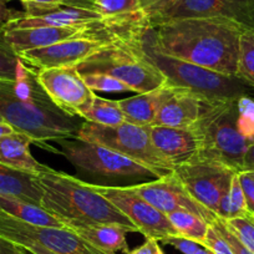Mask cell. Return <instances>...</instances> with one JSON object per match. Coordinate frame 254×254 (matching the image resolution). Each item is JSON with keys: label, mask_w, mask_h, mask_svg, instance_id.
I'll use <instances>...</instances> for the list:
<instances>
[{"label": "cell", "mask_w": 254, "mask_h": 254, "mask_svg": "<svg viewBox=\"0 0 254 254\" xmlns=\"http://www.w3.org/2000/svg\"><path fill=\"white\" fill-rule=\"evenodd\" d=\"M36 77L51 101L74 116H77V110L94 95L77 71L76 65L36 70Z\"/></svg>", "instance_id": "15"}, {"label": "cell", "mask_w": 254, "mask_h": 254, "mask_svg": "<svg viewBox=\"0 0 254 254\" xmlns=\"http://www.w3.org/2000/svg\"><path fill=\"white\" fill-rule=\"evenodd\" d=\"M173 228L177 231L178 236L192 241L203 243L206 239L209 224L194 213L187 211H176L167 214Z\"/></svg>", "instance_id": "27"}, {"label": "cell", "mask_w": 254, "mask_h": 254, "mask_svg": "<svg viewBox=\"0 0 254 254\" xmlns=\"http://www.w3.org/2000/svg\"><path fill=\"white\" fill-rule=\"evenodd\" d=\"M77 138L99 143L130 160L145 166L156 178L173 172L172 163L157 150L151 140L148 127L124 122L119 126H102L85 121L77 132Z\"/></svg>", "instance_id": "7"}, {"label": "cell", "mask_w": 254, "mask_h": 254, "mask_svg": "<svg viewBox=\"0 0 254 254\" xmlns=\"http://www.w3.org/2000/svg\"><path fill=\"white\" fill-rule=\"evenodd\" d=\"M70 229H72L90 244L106 253L117 254L121 252L125 254H130L128 244L126 242V233L128 232L122 227L115 224H94V226L74 227Z\"/></svg>", "instance_id": "23"}, {"label": "cell", "mask_w": 254, "mask_h": 254, "mask_svg": "<svg viewBox=\"0 0 254 254\" xmlns=\"http://www.w3.org/2000/svg\"><path fill=\"white\" fill-rule=\"evenodd\" d=\"M94 8L111 24H131L147 19L140 0H95Z\"/></svg>", "instance_id": "26"}, {"label": "cell", "mask_w": 254, "mask_h": 254, "mask_svg": "<svg viewBox=\"0 0 254 254\" xmlns=\"http://www.w3.org/2000/svg\"><path fill=\"white\" fill-rule=\"evenodd\" d=\"M94 1L95 0H69V5L76 6V8L91 9V10H95Z\"/></svg>", "instance_id": "45"}, {"label": "cell", "mask_w": 254, "mask_h": 254, "mask_svg": "<svg viewBox=\"0 0 254 254\" xmlns=\"http://www.w3.org/2000/svg\"><path fill=\"white\" fill-rule=\"evenodd\" d=\"M151 140L173 167L186 165L198 158L199 141L192 127H148Z\"/></svg>", "instance_id": "18"}, {"label": "cell", "mask_w": 254, "mask_h": 254, "mask_svg": "<svg viewBox=\"0 0 254 254\" xmlns=\"http://www.w3.org/2000/svg\"><path fill=\"white\" fill-rule=\"evenodd\" d=\"M18 247H20L21 249L24 251H28L30 252L31 254H58L55 252H51L49 251L48 248L43 247L41 244L35 243V242H31V241H23L20 243L16 244Z\"/></svg>", "instance_id": "40"}, {"label": "cell", "mask_w": 254, "mask_h": 254, "mask_svg": "<svg viewBox=\"0 0 254 254\" xmlns=\"http://www.w3.org/2000/svg\"><path fill=\"white\" fill-rule=\"evenodd\" d=\"M34 141L25 133L13 131L0 137V162L15 170L38 175L49 166L43 165L34 158L30 145Z\"/></svg>", "instance_id": "21"}, {"label": "cell", "mask_w": 254, "mask_h": 254, "mask_svg": "<svg viewBox=\"0 0 254 254\" xmlns=\"http://www.w3.org/2000/svg\"><path fill=\"white\" fill-rule=\"evenodd\" d=\"M24 5H69V0H19ZM70 6V5H69Z\"/></svg>", "instance_id": "42"}, {"label": "cell", "mask_w": 254, "mask_h": 254, "mask_svg": "<svg viewBox=\"0 0 254 254\" xmlns=\"http://www.w3.org/2000/svg\"><path fill=\"white\" fill-rule=\"evenodd\" d=\"M130 254H163L158 241L156 239H146L145 243L138 248L133 249Z\"/></svg>", "instance_id": "39"}, {"label": "cell", "mask_w": 254, "mask_h": 254, "mask_svg": "<svg viewBox=\"0 0 254 254\" xmlns=\"http://www.w3.org/2000/svg\"><path fill=\"white\" fill-rule=\"evenodd\" d=\"M238 178L246 198L247 211L254 214V171H241Z\"/></svg>", "instance_id": "36"}, {"label": "cell", "mask_w": 254, "mask_h": 254, "mask_svg": "<svg viewBox=\"0 0 254 254\" xmlns=\"http://www.w3.org/2000/svg\"><path fill=\"white\" fill-rule=\"evenodd\" d=\"M115 39L116 34L114 33L111 24H109L89 35L61 41L46 48L20 51L18 53V58L26 66L34 70L70 66L84 61L100 50L105 44Z\"/></svg>", "instance_id": "11"}, {"label": "cell", "mask_w": 254, "mask_h": 254, "mask_svg": "<svg viewBox=\"0 0 254 254\" xmlns=\"http://www.w3.org/2000/svg\"><path fill=\"white\" fill-rule=\"evenodd\" d=\"M213 226L216 227V228L219 231V233H221L222 236H223L224 238L228 241V243L231 244L232 249H233L234 254H254V253H252V252L249 251V249L247 248V247L244 246V244L242 243L238 238H237L236 234H234L233 232L228 228V226L224 223V221L217 218L216 222L213 223Z\"/></svg>", "instance_id": "37"}, {"label": "cell", "mask_w": 254, "mask_h": 254, "mask_svg": "<svg viewBox=\"0 0 254 254\" xmlns=\"http://www.w3.org/2000/svg\"><path fill=\"white\" fill-rule=\"evenodd\" d=\"M0 117L34 143L75 138L84 120L59 109L36 77V70L19 61L15 80L0 79Z\"/></svg>", "instance_id": "2"}, {"label": "cell", "mask_w": 254, "mask_h": 254, "mask_svg": "<svg viewBox=\"0 0 254 254\" xmlns=\"http://www.w3.org/2000/svg\"><path fill=\"white\" fill-rule=\"evenodd\" d=\"M24 16L9 23L5 30L39 26H92L106 21L97 11L69 5H24Z\"/></svg>", "instance_id": "16"}, {"label": "cell", "mask_w": 254, "mask_h": 254, "mask_svg": "<svg viewBox=\"0 0 254 254\" xmlns=\"http://www.w3.org/2000/svg\"><path fill=\"white\" fill-rule=\"evenodd\" d=\"M126 28L116 31L115 40L105 44L100 50L77 64V71L80 75H109L126 84L136 94L152 91L166 85L165 76L126 38Z\"/></svg>", "instance_id": "6"}, {"label": "cell", "mask_w": 254, "mask_h": 254, "mask_svg": "<svg viewBox=\"0 0 254 254\" xmlns=\"http://www.w3.org/2000/svg\"><path fill=\"white\" fill-rule=\"evenodd\" d=\"M0 238L13 244L31 241L58 254H110L96 248L67 227H43L0 212Z\"/></svg>", "instance_id": "10"}, {"label": "cell", "mask_w": 254, "mask_h": 254, "mask_svg": "<svg viewBox=\"0 0 254 254\" xmlns=\"http://www.w3.org/2000/svg\"><path fill=\"white\" fill-rule=\"evenodd\" d=\"M247 214H248V211H247L246 198H244L243 190L239 182L238 173H236L232 178L228 190L219 202L216 216L219 219L228 221V219L238 218V217H247Z\"/></svg>", "instance_id": "28"}, {"label": "cell", "mask_w": 254, "mask_h": 254, "mask_svg": "<svg viewBox=\"0 0 254 254\" xmlns=\"http://www.w3.org/2000/svg\"><path fill=\"white\" fill-rule=\"evenodd\" d=\"M236 76L254 89V29L244 30L241 35Z\"/></svg>", "instance_id": "29"}, {"label": "cell", "mask_w": 254, "mask_h": 254, "mask_svg": "<svg viewBox=\"0 0 254 254\" xmlns=\"http://www.w3.org/2000/svg\"><path fill=\"white\" fill-rule=\"evenodd\" d=\"M223 221V219H222ZM228 228L237 236V238L254 253V223L247 217H238L224 221Z\"/></svg>", "instance_id": "33"}, {"label": "cell", "mask_w": 254, "mask_h": 254, "mask_svg": "<svg viewBox=\"0 0 254 254\" xmlns=\"http://www.w3.org/2000/svg\"><path fill=\"white\" fill-rule=\"evenodd\" d=\"M36 177L43 190L41 207L67 228L115 224L127 232H138L135 224L90 183L50 167Z\"/></svg>", "instance_id": "3"}, {"label": "cell", "mask_w": 254, "mask_h": 254, "mask_svg": "<svg viewBox=\"0 0 254 254\" xmlns=\"http://www.w3.org/2000/svg\"><path fill=\"white\" fill-rule=\"evenodd\" d=\"M24 11H18L15 9H10L6 5V1L0 0V34L5 31L6 25L15 19L24 16Z\"/></svg>", "instance_id": "38"}, {"label": "cell", "mask_w": 254, "mask_h": 254, "mask_svg": "<svg viewBox=\"0 0 254 254\" xmlns=\"http://www.w3.org/2000/svg\"><path fill=\"white\" fill-rule=\"evenodd\" d=\"M243 171H254V142L249 146L243 161Z\"/></svg>", "instance_id": "43"}, {"label": "cell", "mask_w": 254, "mask_h": 254, "mask_svg": "<svg viewBox=\"0 0 254 254\" xmlns=\"http://www.w3.org/2000/svg\"><path fill=\"white\" fill-rule=\"evenodd\" d=\"M202 101L193 92L173 87L170 96L161 105L153 126L190 127L198 119Z\"/></svg>", "instance_id": "19"}, {"label": "cell", "mask_w": 254, "mask_h": 254, "mask_svg": "<svg viewBox=\"0 0 254 254\" xmlns=\"http://www.w3.org/2000/svg\"><path fill=\"white\" fill-rule=\"evenodd\" d=\"M0 212L26 222V223L35 224V226L65 227L41 206L16 198V197L0 194Z\"/></svg>", "instance_id": "24"}, {"label": "cell", "mask_w": 254, "mask_h": 254, "mask_svg": "<svg viewBox=\"0 0 254 254\" xmlns=\"http://www.w3.org/2000/svg\"><path fill=\"white\" fill-rule=\"evenodd\" d=\"M13 131H15L13 127L10 126L6 122H0V137H3V136L8 135V133H11Z\"/></svg>", "instance_id": "46"}, {"label": "cell", "mask_w": 254, "mask_h": 254, "mask_svg": "<svg viewBox=\"0 0 254 254\" xmlns=\"http://www.w3.org/2000/svg\"><path fill=\"white\" fill-rule=\"evenodd\" d=\"M58 142L61 146L59 153L84 172L111 178L146 176L155 177L145 166L99 143L89 142L77 137L64 138Z\"/></svg>", "instance_id": "8"}, {"label": "cell", "mask_w": 254, "mask_h": 254, "mask_svg": "<svg viewBox=\"0 0 254 254\" xmlns=\"http://www.w3.org/2000/svg\"><path fill=\"white\" fill-rule=\"evenodd\" d=\"M20 247L5 241V239L0 238V254H14Z\"/></svg>", "instance_id": "44"}, {"label": "cell", "mask_w": 254, "mask_h": 254, "mask_svg": "<svg viewBox=\"0 0 254 254\" xmlns=\"http://www.w3.org/2000/svg\"><path fill=\"white\" fill-rule=\"evenodd\" d=\"M244 30L223 19H178L156 26L155 46L171 58L236 76Z\"/></svg>", "instance_id": "1"}, {"label": "cell", "mask_w": 254, "mask_h": 254, "mask_svg": "<svg viewBox=\"0 0 254 254\" xmlns=\"http://www.w3.org/2000/svg\"><path fill=\"white\" fill-rule=\"evenodd\" d=\"M125 35L165 76L168 86L186 89L209 102L237 101L241 97L251 96L253 89L239 77L219 74L158 51L155 46V28L147 20L128 26Z\"/></svg>", "instance_id": "4"}, {"label": "cell", "mask_w": 254, "mask_h": 254, "mask_svg": "<svg viewBox=\"0 0 254 254\" xmlns=\"http://www.w3.org/2000/svg\"><path fill=\"white\" fill-rule=\"evenodd\" d=\"M14 254H25V253H24V249L19 248V249H18V251H16V252H15V253H14Z\"/></svg>", "instance_id": "48"}, {"label": "cell", "mask_w": 254, "mask_h": 254, "mask_svg": "<svg viewBox=\"0 0 254 254\" xmlns=\"http://www.w3.org/2000/svg\"><path fill=\"white\" fill-rule=\"evenodd\" d=\"M3 1H6V3H8V1H11V0H3Z\"/></svg>", "instance_id": "50"}, {"label": "cell", "mask_w": 254, "mask_h": 254, "mask_svg": "<svg viewBox=\"0 0 254 254\" xmlns=\"http://www.w3.org/2000/svg\"><path fill=\"white\" fill-rule=\"evenodd\" d=\"M173 0H140L141 6H142L143 11H145L146 15L153 13V11L158 10L162 6L167 5V4L172 3Z\"/></svg>", "instance_id": "41"}, {"label": "cell", "mask_w": 254, "mask_h": 254, "mask_svg": "<svg viewBox=\"0 0 254 254\" xmlns=\"http://www.w3.org/2000/svg\"><path fill=\"white\" fill-rule=\"evenodd\" d=\"M238 126L242 135L254 142V101L249 96L241 97L238 100Z\"/></svg>", "instance_id": "32"}, {"label": "cell", "mask_w": 254, "mask_h": 254, "mask_svg": "<svg viewBox=\"0 0 254 254\" xmlns=\"http://www.w3.org/2000/svg\"><path fill=\"white\" fill-rule=\"evenodd\" d=\"M237 101H202L201 112L192 125L199 141L198 158L243 171V161L252 142L239 131Z\"/></svg>", "instance_id": "5"}, {"label": "cell", "mask_w": 254, "mask_h": 254, "mask_svg": "<svg viewBox=\"0 0 254 254\" xmlns=\"http://www.w3.org/2000/svg\"><path fill=\"white\" fill-rule=\"evenodd\" d=\"M77 116L84 121L102 126H119L126 122L124 112L120 109L119 101L104 99L94 92L91 99L77 110Z\"/></svg>", "instance_id": "25"}, {"label": "cell", "mask_w": 254, "mask_h": 254, "mask_svg": "<svg viewBox=\"0 0 254 254\" xmlns=\"http://www.w3.org/2000/svg\"><path fill=\"white\" fill-rule=\"evenodd\" d=\"M163 243L170 244L173 248L180 251L183 254H213V252L204 246L203 243L192 241V239L185 238V237L173 236L163 239Z\"/></svg>", "instance_id": "34"}, {"label": "cell", "mask_w": 254, "mask_h": 254, "mask_svg": "<svg viewBox=\"0 0 254 254\" xmlns=\"http://www.w3.org/2000/svg\"><path fill=\"white\" fill-rule=\"evenodd\" d=\"M203 244L206 247H208L213 252V254H234L231 244L219 233V231L213 224H209Z\"/></svg>", "instance_id": "35"}, {"label": "cell", "mask_w": 254, "mask_h": 254, "mask_svg": "<svg viewBox=\"0 0 254 254\" xmlns=\"http://www.w3.org/2000/svg\"><path fill=\"white\" fill-rule=\"evenodd\" d=\"M19 61L18 54L4 39V33L0 34V79L15 80Z\"/></svg>", "instance_id": "30"}, {"label": "cell", "mask_w": 254, "mask_h": 254, "mask_svg": "<svg viewBox=\"0 0 254 254\" xmlns=\"http://www.w3.org/2000/svg\"><path fill=\"white\" fill-rule=\"evenodd\" d=\"M85 84L92 90V91H104V92H125L131 91V89L126 84L120 80L114 79L105 74H84L81 75Z\"/></svg>", "instance_id": "31"}, {"label": "cell", "mask_w": 254, "mask_h": 254, "mask_svg": "<svg viewBox=\"0 0 254 254\" xmlns=\"http://www.w3.org/2000/svg\"><path fill=\"white\" fill-rule=\"evenodd\" d=\"M236 173L238 172L222 163L202 160L178 166L173 170V175L188 193L214 214Z\"/></svg>", "instance_id": "13"}, {"label": "cell", "mask_w": 254, "mask_h": 254, "mask_svg": "<svg viewBox=\"0 0 254 254\" xmlns=\"http://www.w3.org/2000/svg\"><path fill=\"white\" fill-rule=\"evenodd\" d=\"M106 25H109L107 21L92 26H69V28L39 26V28L8 29L4 31V39L18 54L20 51L46 48L61 41L89 35Z\"/></svg>", "instance_id": "17"}, {"label": "cell", "mask_w": 254, "mask_h": 254, "mask_svg": "<svg viewBox=\"0 0 254 254\" xmlns=\"http://www.w3.org/2000/svg\"><path fill=\"white\" fill-rule=\"evenodd\" d=\"M151 26L178 19L209 18L232 21L243 29H254V0H173L148 14Z\"/></svg>", "instance_id": "9"}, {"label": "cell", "mask_w": 254, "mask_h": 254, "mask_svg": "<svg viewBox=\"0 0 254 254\" xmlns=\"http://www.w3.org/2000/svg\"><path fill=\"white\" fill-rule=\"evenodd\" d=\"M247 218L249 219V221H252L254 223V214H252V213H248L247 214Z\"/></svg>", "instance_id": "47"}, {"label": "cell", "mask_w": 254, "mask_h": 254, "mask_svg": "<svg viewBox=\"0 0 254 254\" xmlns=\"http://www.w3.org/2000/svg\"><path fill=\"white\" fill-rule=\"evenodd\" d=\"M0 194L41 206L43 190L36 175L15 170L0 162Z\"/></svg>", "instance_id": "22"}, {"label": "cell", "mask_w": 254, "mask_h": 254, "mask_svg": "<svg viewBox=\"0 0 254 254\" xmlns=\"http://www.w3.org/2000/svg\"><path fill=\"white\" fill-rule=\"evenodd\" d=\"M95 190L106 197L115 207L120 209L127 218L136 226L137 231L146 237V239H156L162 242L168 237L178 236L166 214L158 211L150 202L133 190L132 186L92 185Z\"/></svg>", "instance_id": "12"}, {"label": "cell", "mask_w": 254, "mask_h": 254, "mask_svg": "<svg viewBox=\"0 0 254 254\" xmlns=\"http://www.w3.org/2000/svg\"><path fill=\"white\" fill-rule=\"evenodd\" d=\"M132 187L141 197L166 216L176 211H187L203 218L208 224H213L218 218L213 212L198 203L188 193L173 172Z\"/></svg>", "instance_id": "14"}, {"label": "cell", "mask_w": 254, "mask_h": 254, "mask_svg": "<svg viewBox=\"0 0 254 254\" xmlns=\"http://www.w3.org/2000/svg\"><path fill=\"white\" fill-rule=\"evenodd\" d=\"M0 122H4V120L1 119V117H0Z\"/></svg>", "instance_id": "49"}, {"label": "cell", "mask_w": 254, "mask_h": 254, "mask_svg": "<svg viewBox=\"0 0 254 254\" xmlns=\"http://www.w3.org/2000/svg\"><path fill=\"white\" fill-rule=\"evenodd\" d=\"M173 87L163 85L152 91L119 100L120 109L124 112L127 122L138 126L151 127L153 126L161 105L170 96Z\"/></svg>", "instance_id": "20"}]
</instances>
